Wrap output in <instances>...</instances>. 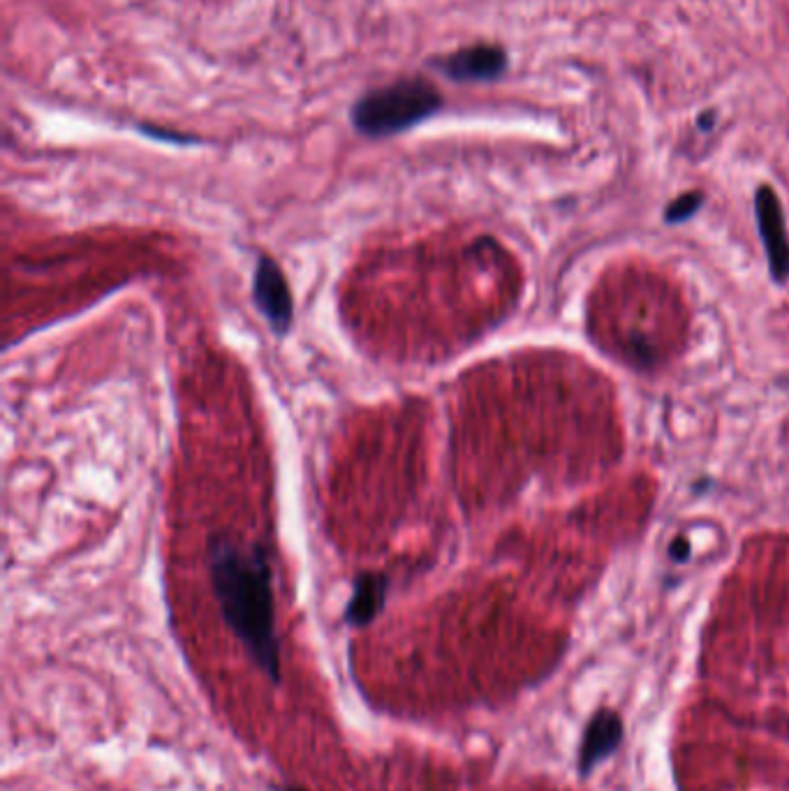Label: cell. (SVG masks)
Masks as SVG:
<instances>
[{"label": "cell", "instance_id": "6da1fadb", "mask_svg": "<svg viewBox=\"0 0 789 791\" xmlns=\"http://www.w3.org/2000/svg\"><path fill=\"white\" fill-rule=\"evenodd\" d=\"M209 577L221 616L246 650L250 662L279 685L283 681V650L275 629L273 575L267 548L229 535H215L207 548Z\"/></svg>", "mask_w": 789, "mask_h": 791}, {"label": "cell", "instance_id": "7a4b0ae2", "mask_svg": "<svg viewBox=\"0 0 789 791\" xmlns=\"http://www.w3.org/2000/svg\"><path fill=\"white\" fill-rule=\"evenodd\" d=\"M443 95L426 76H401L362 95L350 109V123L368 140L401 134L438 114Z\"/></svg>", "mask_w": 789, "mask_h": 791}, {"label": "cell", "instance_id": "3957f363", "mask_svg": "<svg viewBox=\"0 0 789 791\" xmlns=\"http://www.w3.org/2000/svg\"><path fill=\"white\" fill-rule=\"evenodd\" d=\"M252 304L269 329L283 339L294 324V299L283 267L271 255H258L252 269Z\"/></svg>", "mask_w": 789, "mask_h": 791}, {"label": "cell", "instance_id": "277c9868", "mask_svg": "<svg viewBox=\"0 0 789 791\" xmlns=\"http://www.w3.org/2000/svg\"><path fill=\"white\" fill-rule=\"evenodd\" d=\"M755 213L762 244L766 250L768 269L776 283L789 279V236L785 229V215L774 188L762 186L755 194Z\"/></svg>", "mask_w": 789, "mask_h": 791}, {"label": "cell", "instance_id": "5b68a950", "mask_svg": "<svg viewBox=\"0 0 789 791\" xmlns=\"http://www.w3.org/2000/svg\"><path fill=\"white\" fill-rule=\"evenodd\" d=\"M433 68H438L451 82H493L507 70V54L498 45H472L436 58Z\"/></svg>", "mask_w": 789, "mask_h": 791}, {"label": "cell", "instance_id": "8992f818", "mask_svg": "<svg viewBox=\"0 0 789 791\" xmlns=\"http://www.w3.org/2000/svg\"><path fill=\"white\" fill-rule=\"evenodd\" d=\"M625 727L621 716L611 708H600L590 716L581 745H579V776L588 778L590 770H593L600 762L616 753L623 743Z\"/></svg>", "mask_w": 789, "mask_h": 791}, {"label": "cell", "instance_id": "52a82bcc", "mask_svg": "<svg viewBox=\"0 0 789 791\" xmlns=\"http://www.w3.org/2000/svg\"><path fill=\"white\" fill-rule=\"evenodd\" d=\"M389 577L380 571H364L352 583V595L345 604L343 618L350 627H366L376 621L387 602Z\"/></svg>", "mask_w": 789, "mask_h": 791}, {"label": "cell", "instance_id": "ba28073f", "mask_svg": "<svg viewBox=\"0 0 789 791\" xmlns=\"http://www.w3.org/2000/svg\"><path fill=\"white\" fill-rule=\"evenodd\" d=\"M704 204V194L702 192H685L681 197H676V200L667 206L664 211V217L667 223H683L687 221V217H693Z\"/></svg>", "mask_w": 789, "mask_h": 791}, {"label": "cell", "instance_id": "9c48e42d", "mask_svg": "<svg viewBox=\"0 0 789 791\" xmlns=\"http://www.w3.org/2000/svg\"><path fill=\"white\" fill-rule=\"evenodd\" d=\"M142 130L149 137H153V140H163V142H176V144L197 142V140H190L188 134H176V132H169V130H155V126H142Z\"/></svg>", "mask_w": 789, "mask_h": 791}, {"label": "cell", "instance_id": "30bf717a", "mask_svg": "<svg viewBox=\"0 0 789 791\" xmlns=\"http://www.w3.org/2000/svg\"><path fill=\"white\" fill-rule=\"evenodd\" d=\"M669 553H672V558H674L676 563L687 560V556H690V544H687V540H676V542L672 544V548H669Z\"/></svg>", "mask_w": 789, "mask_h": 791}, {"label": "cell", "instance_id": "8fae6325", "mask_svg": "<svg viewBox=\"0 0 789 791\" xmlns=\"http://www.w3.org/2000/svg\"><path fill=\"white\" fill-rule=\"evenodd\" d=\"M279 791H306V789H302V787H281Z\"/></svg>", "mask_w": 789, "mask_h": 791}]
</instances>
